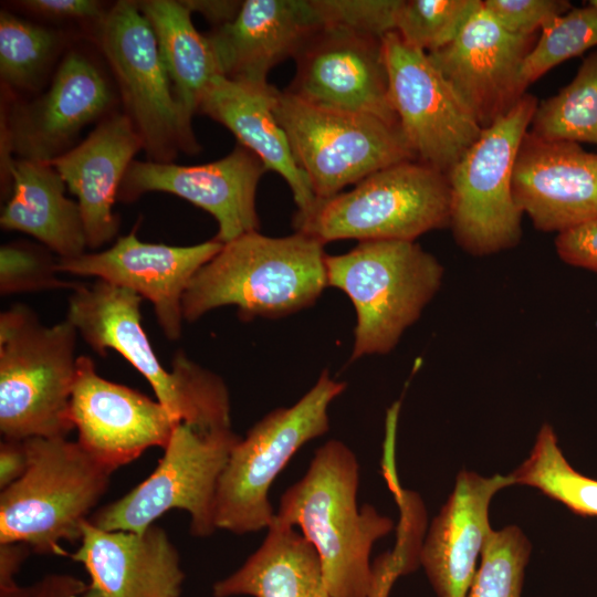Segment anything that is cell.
<instances>
[{
	"label": "cell",
	"instance_id": "obj_1",
	"mask_svg": "<svg viewBox=\"0 0 597 597\" xmlns=\"http://www.w3.org/2000/svg\"><path fill=\"white\" fill-rule=\"evenodd\" d=\"M359 465L339 440L321 446L305 474L281 496L274 523L301 530L316 549L332 597H368L373 585L370 553L394 522L357 504Z\"/></svg>",
	"mask_w": 597,
	"mask_h": 597
},
{
	"label": "cell",
	"instance_id": "obj_2",
	"mask_svg": "<svg viewBox=\"0 0 597 597\" xmlns=\"http://www.w3.org/2000/svg\"><path fill=\"white\" fill-rule=\"evenodd\" d=\"M324 244L307 234L252 231L223 243L190 281L184 320L235 306L243 320L281 317L313 305L327 285Z\"/></svg>",
	"mask_w": 597,
	"mask_h": 597
},
{
	"label": "cell",
	"instance_id": "obj_3",
	"mask_svg": "<svg viewBox=\"0 0 597 597\" xmlns=\"http://www.w3.org/2000/svg\"><path fill=\"white\" fill-rule=\"evenodd\" d=\"M143 297L122 286L96 280L78 283L69 298L66 317L97 354L108 348L122 355L153 388L156 400L178 423L200 432L231 428L230 399L223 380L184 352L171 369L159 362L142 326Z\"/></svg>",
	"mask_w": 597,
	"mask_h": 597
},
{
	"label": "cell",
	"instance_id": "obj_4",
	"mask_svg": "<svg viewBox=\"0 0 597 597\" xmlns=\"http://www.w3.org/2000/svg\"><path fill=\"white\" fill-rule=\"evenodd\" d=\"M77 331L65 318L41 323L14 304L0 315V432L2 438H66L76 375Z\"/></svg>",
	"mask_w": 597,
	"mask_h": 597
},
{
	"label": "cell",
	"instance_id": "obj_5",
	"mask_svg": "<svg viewBox=\"0 0 597 597\" xmlns=\"http://www.w3.org/2000/svg\"><path fill=\"white\" fill-rule=\"evenodd\" d=\"M25 443L28 469L0 493V544L22 543L38 554L67 555L62 542L81 541L82 525L114 471L77 441L30 438Z\"/></svg>",
	"mask_w": 597,
	"mask_h": 597
},
{
	"label": "cell",
	"instance_id": "obj_6",
	"mask_svg": "<svg viewBox=\"0 0 597 597\" xmlns=\"http://www.w3.org/2000/svg\"><path fill=\"white\" fill-rule=\"evenodd\" d=\"M327 285L343 291L356 311L350 359L387 354L439 291L443 268L415 241H362L326 255Z\"/></svg>",
	"mask_w": 597,
	"mask_h": 597
},
{
	"label": "cell",
	"instance_id": "obj_7",
	"mask_svg": "<svg viewBox=\"0 0 597 597\" xmlns=\"http://www.w3.org/2000/svg\"><path fill=\"white\" fill-rule=\"evenodd\" d=\"M449 223L447 175L419 160L383 168L293 217L296 232L323 244L344 239L415 241Z\"/></svg>",
	"mask_w": 597,
	"mask_h": 597
},
{
	"label": "cell",
	"instance_id": "obj_8",
	"mask_svg": "<svg viewBox=\"0 0 597 597\" xmlns=\"http://www.w3.org/2000/svg\"><path fill=\"white\" fill-rule=\"evenodd\" d=\"M346 388L324 370L293 406L258 421L232 448L219 478L214 523L234 534L268 530L275 512L269 491L292 457L329 429L328 408Z\"/></svg>",
	"mask_w": 597,
	"mask_h": 597
},
{
	"label": "cell",
	"instance_id": "obj_9",
	"mask_svg": "<svg viewBox=\"0 0 597 597\" xmlns=\"http://www.w3.org/2000/svg\"><path fill=\"white\" fill-rule=\"evenodd\" d=\"M538 101L525 93L493 124L447 174L450 223L457 243L476 256L515 247L523 213L512 192L517 153Z\"/></svg>",
	"mask_w": 597,
	"mask_h": 597
},
{
	"label": "cell",
	"instance_id": "obj_10",
	"mask_svg": "<svg viewBox=\"0 0 597 597\" xmlns=\"http://www.w3.org/2000/svg\"><path fill=\"white\" fill-rule=\"evenodd\" d=\"M275 116L316 200L388 166L417 160L400 126L378 117L307 103L276 91Z\"/></svg>",
	"mask_w": 597,
	"mask_h": 597
},
{
	"label": "cell",
	"instance_id": "obj_11",
	"mask_svg": "<svg viewBox=\"0 0 597 597\" xmlns=\"http://www.w3.org/2000/svg\"><path fill=\"white\" fill-rule=\"evenodd\" d=\"M239 440L232 429L200 432L178 423L155 470L88 520L102 530L142 533L176 509L188 513L191 535L210 536L219 478Z\"/></svg>",
	"mask_w": 597,
	"mask_h": 597
},
{
	"label": "cell",
	"instance_id": "obj_12",
	"mask_svg": "<svg viewBox=\"0 0 597 597\" xmlns=\"http://www.w3.org/2000/svg\"><path fill=\"white\" fill-rule=\"evenodd\" d=\"M93 31L148 160L172 163L179 150L197 153L199 144L182 122L153 28L135 1L116 2Z\"/></svg>",
	"mask_w": 597,
	"mask_h": 597
},
{
	"label": "cell",
	"instance_id": "obj_13",
	"mask_svg": "<svg viewBox=\"0 0 597 597\" xmlns=\"http://www.w3.org/2000/svg\"><path fill=\"white\" fill-rule=\"evenodd\" d=\"M389 98L417 160L447 175L483 132L423 51L397 32L383 38Z\"/></svg>",
	"mask_w": 597,
	"mask_h": 597
},
{
	"label": "cell",
	"instance_id": "obj_14",
	"mask_svg": "<svg viewBox=\"0 0 597 597\" xmlns=\"http://www.w3.org/2000/svg\"><path fill=\"white\" fill-rule=\"evenodd\" d=\"M115 93L100 67L72 50L63 57L49 88L30 101H13L1 112V179L12 154L49 163L71 149L81 129L105 118Z\"/></svg>",
	"mask_w": 597,
	"mask_h": 597
},
{
	"label": "cell",
	"instance_id": "obj_15",
	"mask_svg": "<svg viewBox=\"0 0 597 597\" xmlns=\"http://www.w3.org/2000/svg\"><path fill=\"white\" fill-rule=\"evenodd\" d=\"M294 60L296 72L286 88L293 95L317 106L371 115L399 126L389 98L383 39L321 25Z\"/></svg>",
	"mask_w": 597,
	"mask_h": 597
},
{
	"label": "cell",
	"instance_id": "obj_16",
	"mask_svg": "<svg viewBox=\"0 0 597 597\" xmlns=\"http://www.w3.org/2000/svg\"><path fill=\"white\" fill-rule=\"evenodd\" d=\"M70 418L81 447L113 471L165 449L178 425L158 400L101 377L86 355L77 358Z\"/></svg>",
	"mask_w": 597,
	"mask_h": 597
},
{
	"label": "cell",
	"instance_id": "obj_17",
	"mask_svg": "<svg viewBox=\"0 0 597 597\" xmlns=\"http://www.w3.org/2000/svg\"><path fill=\"white\" fill-rule=\"evenodd\" d=\"M268 169L248 148L238 144L223 158L202 165L133 160L117 199L132 202L150 191L168 192L209 212L218 223L221 243L258 231L255 195Z\"/></svg>",
	"mask_w": 597,
	"mask_h": 597
},
{
	"label": "cell",
	"instance_id": "obj_18",
	"mask_svg": "<svg viewBox=\"0 0 597 597\" xmlns=\"http://www.w3.org/2000/svg\"><path fill=\"white\" fill-rule=\"evenodd\" d=\"M222 245L214 238L187 247L144 242L134 230L101 252L57 259L56 270L93 276L148 300L165 336L176 341L182 332V298L187 287Z\"/></svg>",
	"mask_w": 597,
	"mask_h": 597
},
{
	"label": "cell",
	"instance_id": "obj_19",
	"mask_svg": "<svg viewBox=\"0 0 597 597\" xmlns=\"http://www.w3.org/2000/svg\"><path fill=\"white\" fill-rule=\"evenodd\" d=\"M536 40L505 30L482 2L452 42L427 54L484 129L525 94L521 71Z\"/></svg>",
	"mask_w": 597,
	"mask_h": 597
},
{
	"label": "cell",
	"instance_id": "obj_20",
	"mask_svg": "<svg viewBox=\"0 0 597 597\" xmlns=\"http://www.w3.org/2000/svg\"><path fill=\"white\" fill-rule=\"evenodd\" d=\"M513 198L544 232H564L597 219V153L580 144L527 132L512 178Z\"/></svg>",
	"mask_w": 597,
	"mask_h": 597
},
{
	"label": "cell",
	"instance_id": "obj_21",
	"mask_svg": "<svg viewBox=\"0 0 597 597\" xmlns=\"http://www.w3.org/2000/svg\"><path fill=\"white\" fill-rule=\"evenodd\" d=\"M70 556L83 565L90 584L83 597H179L185 582L180 556L167 532L106 531L90 520Z\"/></svg>",
	"mask_w": 597,
	"mask_h": 597
},
{
	"label": "cell",
	"instance_id": "obj_22",
	"mask_svg": "<svg viewBox=\"0 0 597 597\" xmlns=\"http://www.w3.org/2000/svg\"><path fill=\"white\" fill-rule=\"evenodd\" d=\"M510 485L509 475L485 478L467 470L458 474L419 554V563L438 597H467L478 559L493 532L489 521L491 500Z\"/></svg>",
	"mask_w": 597,
	"mask_h": 597
},
{
	"label": "cell",
	"instance_id": "obj_23",
	"mask_svg": "<svg viewBox=\"0 0 597 597\" xmlns=\"http://www.w3.org/2000/svg\"><path fill=\"white\" fill-rule=\"evenodd\" d=\"M321 25L311 0H245L234 20L206 36L222 76L264 85L269 72L294 59Z\"/></svg>",
	"mask_w": 597,
	"mask_h": 597
},
{
	"label": "cell",
	"instance_id": "obj_24",
	"mask_svg": "<svg viewBox=\"0 0 597 597\" xmlns=\"http://www.w3.org/2000/svg\"><path fill=\"white\" fill-rule=\"evenodd\" d=\"M140 149L144 143L128 116L113 113L81 144L49 161L77 199L88 248L97 249L117 234L114 202Z\"/></svg>",
	"mask_w": 597,
	"mask_h": 597
},
{
	"label": "cell",
	"instance_id": "obj_25",
	"mask_svg": "<svg viewBox=\"0 0 597 597\" xmlns=\"http://www.w3.org/2000/svg\"><path fill=\"white\" fill-rule=\"evenodd\" d=\"M276 91L269 83L249 84L218 75L203 91L197 112L222 124L268 170L279 174L293 193L296 212H306L316 197L275 116Z\"/></svg>",
	"mask_w": 597,
	"mask_h": 597
},
{
	"label": "cell",
	"instance_id": "obj_26",
	"mask_svg": "<svg viewBox=\"0 0 597 597\" xmlns=\"http://www.w3.org/2000/svg\"><path fill=\"white\" fill-rule=\"evenodd\" d=\"M1 184L2 191L10 195L0 217L2 229L35 238L57 259L85 253L80 207L66 198V185L51 164L13 159Z\"/></svg>",
	"mask_w": 597,
	"mask_h": 597
},
{
	"label": "cell",
	"instance_id": "obj_27",
	"mask_svg": "<svg viewBox=\"0 0 597 597\" xmlns=\"http://www.w3.org/2000/svg\"><path fill=\"white\" fill-rule=\"evenodd\" d=\"M259 548L212 586L214 597H332L314 546L295 527L272 523Z\"/></svg>",
	"mask_w": 597,
	"mask_h": 597
},
{
	"label": "cell",
	"instance_id": "obj_28",
	"mask_svg": "<svg viewBox=\"0 0 597 597\" xmlns=\"http://www.w3.org/2000/svg\"><path fill=\"white\" fill-rule=\"evenodd\" d=\"M150 23L174 97L185 126L192 132V116L210 81L221 75L205 34L195 28L184 1H135Z\"/></svg>",
	"mask_w": 597,
	"mask_h": 597
},
{
	"label": "cell",
	"instance_id": "obj_29",
	"mask_svg": "<svg viewBox=\"0 0 597 597\" xmlns=\"http://www.w3.org/2000/svg\"><path fill=\"white\" fill-rule=\"evenodd\" d=\"M530 128L543 139L597 146V49L583 59L568 84L538 102Z\"/></svg>",
	"mask_w": 597,
	"mask_h": 597
},
{
	"label": "cell",
	"instance_id": "obj_30",
	"mask_svg": "<svg viewBox=\"0 0 597 597\" xmlns=\"http://www.w3.org/2000/svg\"><path fill=\"white\" fill-rule=\"evenodd\" d=\"M509 476L512 485L535 488L577 515L597 517V480L568 463L548 423L541 427L528 458Z\"/></svg>",
	"mask_w": 597,
	"mask_h": 597
},
{
	"label": "cell",
	"instance_id": "obj_31",
	"mask_svg": "<svg viewBox=\"0 0 597 597\" xmlns=\"http://www.w3.org/2000/svg\"><path fill=\"white\" fill-rule=\"evenodd\" d=\"M64 39L52 29L0 13V75L6 87L36 91L59 54Z\"/></svg>",
	"mask_w": 597,
	"mask_h": 597
},
{
	"label": "cell",
	"instance_id": "obj_32",
	"mask_svg": "<svg viewBox=\"0 0 597 597\" xmlns=\"http://www.w3.org/2000/svg\"><path fill=\"white\" fill-rule=\"evenodd\" d=\"M590 49H597V0L573 6L541 31L524 61L523 84L527 88L547 71Z\"/></svg>",
	"mask_w": 597,
	"mask_h": 597
},
{
	"label": "cell",
	"instance_id": "obj_33",
	"mask_svg": "<svg viewBox=\"0 0 597 597\" xmlns=\"http://www.w3.org/2000/svg\"><path fill=\"white\" fill-rule=\"evenodd\" d=\"M481 4V0H401L395 32L406 44L432 53L452 42Z\"/></svg>",
	"mask_w": 597,
	"mask_h": 597
},
{
	"label": "cell",
	"instance_id": "obj_34",
	"mask_svg": "<svg viewBox=\"0 0 597 597\" xmlns=\"http://www.w3.org/2000/svg\"><path fill=\"white\" fill-rule=\"evenodd\" d=\"M531 544L514 525L491 533L467 597H522Z\"/></svg>",
	"mask_w": 597,
	"mask_h": 597
},
{
	"label": "cell",
	"instance_id": "obj_35",
	"mask_svg": "<svg viewBox=\"0 0 597 597\" xmlns=\"http://www.w3.org/2000/svg\"><path fill=\"white\" fill-rule=\"evenodd\" d=\"M56 262L44 245L8 243L0 249V293L73 290L78 283L57 277Z\"/></svg>",
	"mask_w": 597,
	"mask_h": 597
},
{
	"label": "cell",
	"instance_id": "obj_36",
	"mask_svg": "<svg viewBox=\"0 0 597 597\" xmlns=\"http://www.w3.org/2000/svg\"><path fill=\"white\" fill-rule=\"evenodd\" d=\"M322 25L383 39L396 31L401 0H311Z\"/></svg>",
	"mask_w": 597,
	"mask_h": 597
},
{
	"label": "cell",
	"instance_id": "obj_37",
	"mask_svg": "<svg viewBox=\"0 0 597 597\" xmlns=\"http://www.w3.org/2000/svg\"><path fill=\"white\" fill-rule=\"evenodd\" d=\"M483 7L509 32L523 36L536 35L552 21L567 12V0H484Z\"/></svg>",
	"mask_w": 597,
	"mask_h": 597
},
{
	"label": "cell",
	"instance_id": "obj_38",
	"mask_svg": "<svg viewBox=\"0 0 597 597\" xmlns=\"http://www.w3.org/2000/svg\"><path fill=\"white\" fill-rule=\"evenodd\" d=\"M15 3L43 19L88 22L93 24V29L107 12L101 2L95 0H24Z\"/></svg>",
	"mask_w": 597,
	"mask_h": 597
},
{
	"label": "cell",
	"instance_id": "obj_39",
	"mask_svg": "<svg viewBox=\"0 0 597 597\" xmlns=\"http://www.w3.org/2000/svg\"><path fill=\"white\" fill-rule=\"evenodd\" d=\"M555 248L565 263L597 273V219L558 233Z\"/></svg>",
	"mask_w": 597,
	"mask_h": 597
},
{
	"label": "cell",
	"instance_id": "obj_40",
	"mask_svg": "<svg viewBox=\"0 0 597 597\" xmlns=\"http://www.w3.org/2000/svg\"><path fill=\"white\" fill-rule=\"evenodd\" d=\"M31 552L22 543L0 544V597H31L33 585L20 586L15 578Z\"/></svg>",
	"mask_w": 597,
	"mask_h": 597
},
{
	"label": "cell",
	"instance_id": "obj_41",
	"mask_svg": "<svg viewBox=\"0 0 597 597\" xmlns=\"http://www.w3.org/2000/svg\"><path fill=\"white\" fill-rule=\"evenodd\" d=\"M29 465L25 440L6 439L0 442V489L19 480Z\"/></svg>",
	"mask_w": 597,
	"mask_h": 597
},
{
	"label": "cell",
	"instance_id": "obj_42",
	"mask_svg": "<svg viewBox=\"0 0 597 597\" xmlns=\"http://www.w3.org/2000/svg\"><path fill=\"white\" fill-rule=\"evenodd\" d=\"M401 575H406L405 565L395 549L379 555L373 563V585L368 597H388Z\"/></svg>",
	"mask_w": 597,
	"mask_h": 597
},
{
	"label": "cell",
	"instance_id": "obj_43",
	"mask_svg": "<svg viewBox=\"0 0 597 597\" xmlns=\"http://www.w3.org/2000/svg\"><path fill=\"white\" fill-rule=\"evenodd\" d=\"M87 584L71 574H49L33 585L31 597H83Z\"/></svg>",
	"mask_w": 597,
	"mask_h": 597
},
{
	"label": "cell",
	"instance_id": "obj_44",
	"mask_svg": "<svg viewBox=\"0 0 597 597\" xmlns=\"http://www.w3.org/2000/svg\"><path fill=\"white\" fill-rule=\"evenodd\" d=\"M184 3L191 13L198 12L202 14L213 28H218L234 20L242 1L185 0Z\"/></svg>",
	"mask_w": 597,
	"mask_h": 597
}]
</instances>
